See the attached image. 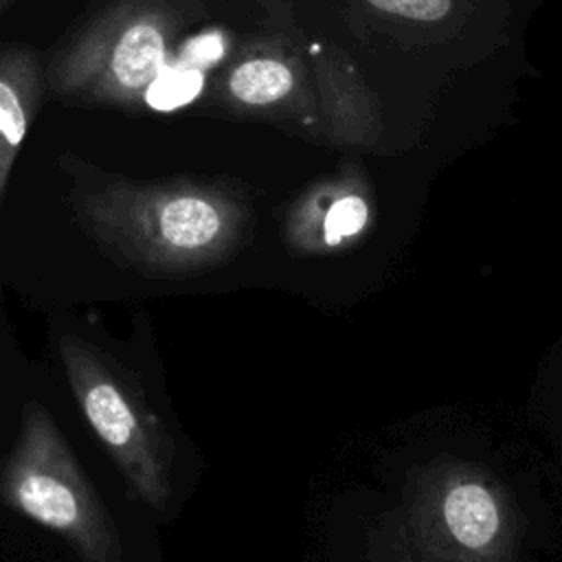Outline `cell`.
<instances>
[{
    "label": "cell",
    "mask_w": 562,
    "mask_h": 562,
    "mask_svg": "<svg viewBox=\"0 0 562 562\" xmlns=\"http://www.w3.org/2000/svg\"><path fill=\"white\" fill-rule=\"evenodd\" d=\"M59 360L83 419L119 468L134 498L160 512L173 492L176 441L143 391L92 342L57 338Z\"/></svg>",
    "instance_id": "3"
},
{
    "label": "cell",
    "mask_w": 562,
    "mask_h": 562,
    "mask_svg": "<svg viewBox=\"0 0 562 562\" xmlns=\"http://www.w3.org/2000/svg\"><path fill=\"white\" fill-rule=\"evenodd\" d=\"M371 7L419 22H437L452 9V0H367Z\"/></svg>",
    "instance_id": "10"
},
{
    "label": "cell",
    "mask_w": 562,
    "mask_h": 562,
    "mask_svg": "<svg viewBox=\"0 0 562 562\" xmlns=\"http://www.w3.org/2000/svg\"><path fill=\"white\" fill-rule=\"evenodd\" d=\"M220 50H222V44H220V40L215 37V35H211V37H200V40H195V42H191L189 44V59H187V66H193V64H198L200 59L202 61H211V59H215L217 55H220Z\"/></svg>",
    "instance_id": "11"
},
{
    "label": "cell",
    "mask_w": 562,
    "mask_h": 562,
    "mask_svg": "<svg viewBox=\"0 0 562 562\" xmlns=\"http://www.w3.org/2000/svg\"><path fill=\"white\" fill-rule=\"evenodd\" d=\"M0 501L61 536L81 562L123 560L116 520L37 400L22 406L15 441L0 459Z\"/></svg>",
    "instance_id": "2"
},
{
    "label": "cell",
    "mask_w": 562,
    "mask_h": 562,
    "mask_svg": "<svg viewBox=\"0 0 562 562\" xmlns=\"http://www.w3.org/2000/svg\"><path fill=\"white\" fill-rule=\"evenodd\" d=\"M169 33L165 11L143 0H121L53 57L48 90L59 99L132 105L165 70Z\"/></svg>",
    "instance_id": "4"
},
{
    "label": "cell",
    "mask_w": 562,
    "mask_h": 562,
    "mask_svg": "<svg viewBox=\"0 0 562 562\" xmlns=\"http://www.w3.org/2000/svg\"><path fill=\"white\" fill-rule=\"evenodd\" d=\"M202 88V72L195 66H165L158 79L145 94V101L156 110H173L191 101Z\"/></svg>",
    "instance_id": "9"
},
{
    "label": "cell",
    "mask_w": 562,
    "mask_h": 562,
    "mask_svg": "<svg viewBox=\"0 0 562 562\" xmlns=\"http://www.w3.org/2000/svg\"><path fill=\"white\" fill-rule=\"evenodd\" d=\"M75 209L112 255L151 274H189L224 261L248 224L235 191L189 178L99 180L81 189Z\"/></svg>",
    "instance_id": "1"
},
{
    "label": "cell",
    "mask_w": 562,
    "mask_h": 562,
    "mask_svg": "<svg viewBox=\"0 0 562 562\" xmlns=\"http://www.w3.org/2000/svg\"><path fill=\"white\" fill-rule=\"evenodd\" d=\"M44 83L40 59L31 48H0V202L15 156L42 103Z\"/></svg>",
    "instance_id": "6"
},
{
    "label": "cell",
    "mask_w": 562,
    "mask_h": 562,
    "mask_svg": "<svg viewBox=\"0 0 562 562\" xmlns=\"http://www.w3.org/2000/svg\"><path fill=\"white\" fill-rule=\"evenodd\" d=\"M443 520L452 538L465 549L487 547L498 531V507L479 483H461L443 498Z\"/></svg>",
    "instance_id": "8"
},
{
    "label": "cell",
    "mask_w": 562,
    "mask_h": 562,
    "mask_svg": "<svg viewBox=\"0 0 562 562\" xmlns=\"http://www.w3.org/2000/svg\"><path fill=\"white\" fill-rule=\"evenodd\" d=\"M11 2H13V0H0V13H2Z\"/></svg>",
    "instance_id": "12"
},
{
    "label": "cell",
    "mask_w": 562,
    "mask_h": 562,
    "mask_svg": "<svg viewBox=\"0 0 562 562\" xmlns=\"http://www.w3.org/2000/svg\"><path fill=\"white\" fill-rule=\"evenodd\" d=\"M296 90L292 61L279 55H252L241 59L228 75V92L250 108H272L288 101Z\"/></svg>",
    "instance_id": "7"
},
{
    "label": "cell",
    "mask_w": 562,
    "mask_h": 562,
    "mask_svg": "<svg viewBox=\"0 0 562 562\" xmlns=\"http://www.w3.org/2000/svg\"><path fill=\"white\" fill-rule=\"evenodd\" d=\"M369 217L371 209L362 184L351 173L329 178L294 202L285 220V241L296 252H329L356 239Z\"/></svg>",
    "instance_id": "5"
}]
</instances>
